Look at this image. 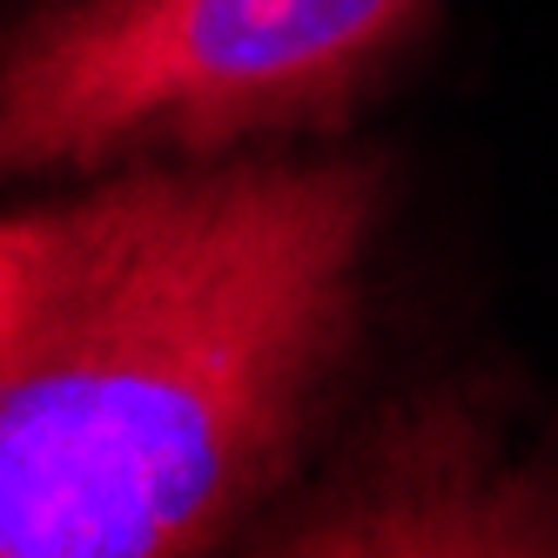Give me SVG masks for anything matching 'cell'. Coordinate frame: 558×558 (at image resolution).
Instances as JSON below:
<instances>
[{
	"label": "cell",
	"mask_w": 558,
	"mask_h": 558,
	"mask_svg": "<svg viewBox=\"0 0 558 558\" xmlns=\"http://www.w3.org/2000/svg\"><path fill=\"white\" fill-rule=\"evenodd\" d=\"M384 162L169 155L14 216L0 558H169L303 464L364 324Z\"/></svg>",
	"instance_id": "obj_1"
},
{
	"label": "cell",
	"mask_w": 558,
	"mask_h": 558,
	"mask_svg": "<svg viewBox=\"0 0 558 558\" xmlns=\"http://www.w3.org/2000/svg\"><path fill=\"white\" fill-rule=\"evenodd\" d=\"M283 538V551H558V464L511 458L437 404L384 430L343 505Z\"/></svg>",
	"instance_id": "obj_3"
},
{
	"label": "cell",
	"mask_w": 558,
	"mask_h": 558,
	"mask_svg": "<svg viewBox=\"0 0 558 558\" xmlns=\"http://www.w3.org/2000/svg\"><path fill=\"white\" fill-rule=\"evenodd\" d=\"M21 296H27V250H21V229L8 216L0 222V343L21 324Z\"/></svg>",
	"instance_id": "obj_4"
},
{
	"label": "cell",
	"mask_w": 558,
	"mask_h": 558,
	"mask_svg": "<svg viewBox=\"0 0 558 558\" xmlns=\"http://www.w3.org/2000/svg\"><path fill=\"white\" fill-rule=\"evenodd\" d=\"M430 0H41L0 41V182L337 129Z\"/></svg>",
	"instance_id": "obj_2"
}]
</instances>
